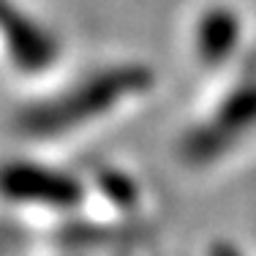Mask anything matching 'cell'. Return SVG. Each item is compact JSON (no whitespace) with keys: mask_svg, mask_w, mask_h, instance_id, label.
I'll return each instance as SVG.
<instances>
[{"mask_svg":"<svg viewBox=\"0 0 256 256\" xmlns=\"http://www.w3.org/2000/svg\"><path fill=\"white\" fill-rule=\"evenodd\" d=\"M207 256H256V248L248 242H234V240H218L207 248Z\"/></svg>","mask_w":256,"mask_h":256,"instance_id":"cell-1","label":"cell"}]
</instances>
